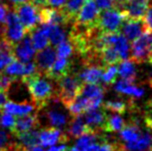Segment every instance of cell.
<instances>
[{
  "mask_svg": "<svg viewBox=\"0 0 152 151\" xmlns=\"http://www.w3.org/2000/svg\"><path fill=\"white\" fill-rule=\"evenodd\" d=\"M21 81L26 85L33 103L32 105L37 112L48 107L50 101L56 97V87L53 81L46 76L37 73L33 76L21 78Z\"/></svg>",
  "mask_w": 152,
  "mask_h": 151,
  "instance_id": "1",
  "label": "cell"
},
{
  "mask_svg": "<svg viewBox=\"0 0 152 151\" xmlns=\"http://www.w3.org/2000/svg\"><path fill=\"white\" fill-rule=\"evenodd\" d=\"M56 98L66 108L79 96L83 82L78 75L69 73L56 81Z\"/></svg>",
  "mask_w": 152,
  "mask_h": 151,
  "instance_id": "2",
  "label": "cell"
},
{
  "mask_svg": "<svg viewBox=\"0 0 152 151\" xmlns=\"http://www.w3.org/2000/svg\"><path fill=\"white\" fill-rule=\"evenodd\" d=\"M126 19V15L123 10L117 8L100 10L96 21V28L100 32L119 33L122 23Z\"/></svg>",
  "mask_w": 152,
  "mask_h": 151,
  "instance_id": "3",
  "label": "cell"
},
{
  "mask_svg": "<svg viewBox=\"0 0 152 151\" xmlns=\"http://www.w3.org/2000/svg\"><path fill=\"white\" fill-rule=\"evenodd\" d=\"M152 55V31H145L132 42L129 59L134 63H144Z\"/></svg>",
  "mask_w": 152,
  "mask_h": 151,
  "instance_id": "4",
  "label": "cell"
},
{
  "mask_svg": "<svg viewBox=\"0 0 152 151\" xmlns=\"http://www.w3.org/2000/svg\"><path fill=\"white\" fill-rule=\"evenodd\" d=\"M27 31L25 30L24 26L21 23L18 15L15 10H8L6 15L5 23H4L3 31L0 36H2L4 39H6L10 44L15 46L18 42H20Z\"/></svg>",
  "mask_w": 152,
  "mask_h": 151,
  "instance_id": "5",
  "label": "cell"
},
{
  "mask_svg": "<svg viewBox=\"0 0 152 151\" xmlns=\"http://www.w3.org/2000/svg\"><path fill=\"white\" fill-rule=\"evenodd\" d=\"M99 12L94 0H86L72 24L84 29L95 28Z\"/></svg>",
  "mask_w": 152,
  "mask_h": 151,
  "instance_id": "6",
  "label": "cell"
},
{
  "mask_svg": "<svg viewBox=\"0 0 152 151\" xmlns=\"http://www.w3.org/2000/svg\"><path fill=\"white\" fill-rule=\"evenodd\" d=\"M14 8L27 32H30L31 30L36 28L39 23L38 8H36L31 2H24L14 6Z\"/></svg>",
  "mask_w": 152,
  "mask_h": 151,
  "instance_id": "7",
  "label": "cell"
},
{
  "mask_svg": "<svg viewBox=\"0 0 152 151\" xmlns=\"http://www.w3.org/2000/svg\"><path fill=\"white\" fill-rule=\"evenodd\" d=\"M39 144L44 147H51L56 144H65L69 140L67 133H63L60 128L54 126L47 127L38 131Z\"/></svg>",
  "mask_w": 152,
  "mask_h": 151,
  "instance_id": "8",
  "label": "cell"
},
{
  "mask_svg": "<svg viewBox=\"0 0 152 151\" xmlns=\"http://www.w3.org/2000/svg\"><path fill=\"white\" fill-rule=\"evenodd\" d=\"M145 31H150L145 23L144 19H130L126 18L122 23L120 29L121 34L129 42H134Z\"/></svg>",
  "mask_w": 152,
  "mask_h": 151,
  "instance_id": "9",
  "label": "cell"
},
{
  "mask_svg": "<svg viewBox=\"0 0 152 151\" xmlns=\"http://www.w3.org/2000/svg\"><path fill=\"white\" fill-rule=\"evenodd\" d=\"M56 49L53 46H48L45 49L40 50L34 57V64H35L36 71L40 75L46 76L49 69H51L52 64L56 59Z\"/></svg>",
  "mask_w": 152,
  "mask_h": 151,
  "instance_id": "10",
  "label": "cell"
},
{
  "mask_svg": "<svg viewBox=\"0 0 152 151\" xmlns=\"http://www.w3.org/2000/svg\"><path fill=\"white\" fill-rule=\"evenodd\" d=\"M38 15H39L40 24H54L59 26H65L69 24L61 8L58 9V8L44 7L38 10Z\"/></svg>",
  "mask_w": 152,
  "mask_h": 151,
  "instance_id": "11",
  "label": "cell"
},
{
  "mask_svg": "<svg viewBox=\"0 0 152 151\" xmlns=\"http://www.w3.org/2000/svg\"><path fill=\"white\" fill-rule=\"evenodd\" d=\"M14 53L15 57L22 62H28L33 58L35 50H34L31 42L30 32H27L20 42H18L15 44Z\"/></svg>",
  "mask_w": 152,
  "mask_h": 151,
  "instance_id": "12",
  "label": "cell"
},
{
  "mask_svg": "<svg viewBox=\"0 0 152 151\" xmlns=\"http://www.w3.org/2000/svg\"><path fill=\"white\" fill-rule=\"evenodd\" d=\"M38 126H39V119L37 113L22 115L16 119L14 127L10 129V133L12 136H16L20 133L37 128Z\"/></svg>",
  "mask_w": 152,
  "mask_h": 151,
  "instance_id": "13",
  "label": "cell"
},
{
  "mask_svg": "<svg viewBox=\"0 0 152 151\" xmlns=\"http://www.w3.org/2000/svg\"><path fill=\"white\" fill-rule=\"evenodd\" d=\"M83 117H84L85 122L88 125L89 128L92 131L97 133L99 131H102V126H104V120H106L107 113L104 108L102 105L99 108L86 111Z\"/></svg>",
  "mask_w": 152,
  "mask_h": 151,
  "instance_id": "14",
  "label": "cell"
},
{
  "mask_svg": "<svg viewBox=\"0 0 152 151\" xmlns=\"http://www.w3.org/2000/svg\"><path fill=\"white\" fill-rule=\"evenodd\" d=\"M150 7V0H132L125 3L123 12L126 18L130 19H144Z\"/></svg>",
  "mask_w": 152,
  "mask_h": 151,
  "instance_id": "15",
  "label": "cell"
},
{
  "mask_svg": "<svg viewBox=\"0 0 152 151\" xmlns=\"http://www.w3.org/2000/svg\"><path fill=\"white\" fill-rule=\"evenodd\" d=\"M69 73H72V62L67 58L58 57L57 59H55L54 63L47 73L46 77L56 82Z\"/></svg>",
  "mask_w": 152,
  "mask_h": 151,
  "instance_id": "16",
  "label": "cell"
},
{
  "mask_svg": "<svg viewBox=\"0 0 152 151\" xmlns=\"http://www.w3.org/2000/svg\"><path fill=\"white\" fill-rule=\"evenodd\" d=\"M125 151H148L152 148V128L143 131L141 136L134 142L122 144Z\"/></svg>",
  "mask_w": 152,
  "mask_h": 151,
  "instance_id": "17",
  "label": "cell"
},
{
  "mask_svg": "<svg viewBox=\"0 0 152 151\" xmlns=\"http://www.w3.org/2000/svg\"><path fill=\"white\" fill-rule=\"evenodd\" d=\"M104 66L102 64H96V63H89L85 66V69L81 71L79 78L83 83H88V84H98L100 82L102 71Z\"/></svg>",
  "mask_w": 152,
  "mask_h": 151,
  "instance_id": "18",
  "label": "cell"
},
{
  "mask_svg": "<svg viewBox=\"0 0 152 151\" xmlns=\"http://www.w3.org/2000/svg\"><path fill=\"white\" fill-rule=\"evenodd\" d=\"M89 133H96L89 128L88 125L85 122L84 117L82 115H79V116L74 117V118H70L69 126H68V133H67L68 137L74 138V139H78L81 136Z\"/></svg>",
  "mask_w": 152,
  "mask_h": 151,
  "instance_id": "19",
  "label": "cell"
},
{
  "mask_svg": "<svg viewBox=\"0 0 152 151\" xmlns=\"http://www.w3.org/2000/svg\"><path fill=\"white\" fill-rule=\"evenodd\" d=\"M39 28L47 34L51 46L53 47H56L57 44H59L66 38L65 31L63 30L62 26H59V25L42 24V26Z\"/></svg>",
  "mask_w": 152,
  "mask_h": 151,
  "instance_id": "20",
  "label": "cell"
},
{
  "mask_svg": "<svg viewBox=\"0 0 152 151\" xmlns=\"http://www.w3.org/2000/svg\"><path fill=\"white\" fill-rule=\"evenodd\" d=\"M15 137L19 141V151H22V149L30 148L33 146L39 145V138H38V129L34 128L30 131L20 133L16 135Z\"/></svg>",
  "mask_w": 152,
  "mask_h": 151,
  "instance_id": "21",
  "label": "cell"
},
{
  "mask_svg": "<svg viewBox=\"0 0 152 151\" xmlns=\"http://www.w3.org/2000/svg\"><path fill=\"white\" fill-rule=\"evenodd\" d=\"M35 109L34 106L29 101H23V103H15V101H8L2 108V111L5 113L16 115V116H22L31 113Z\"/></svg>",
  "mask_w": 152,
  "mask_h": 151,
  "instance_id": "22",
  "label": "cell"
},
{
  "mask_svg": "<svg viewBox=\"0 0 152 151\" xmlns=\"http://www.w3.org/2000/svg\"><path fill=\"white\" fill-rule=\"evenodd\" d=\"M115 90L119 93L129 95L134 98H140L144 94V90L140 87L136 86L134 82H129V81L121 80L115 84Z\"/></svg>",
  "mask_w": 152,
  "mask_h": 151,
  "instance_id": "23",
  "label": "cell"
},
{
  "mask_svg": "<svg viewBox=\"0 0 152 151\" xmlns=\"http://www.w3.org/2000/svg\"><path fill=\"white\" fill-rule=\"evenodd\" d=\"M15 59L17 58L15 57L14 46L0 36V71Z\"/></svg>",
  "mask_w": 152,
  "mask_h": 151,
  "instance_id": "24",
  "label": "cell"
},
{
  "mask_svg": "<svg viewBox=\"0 0 152 151\" xmlns=\"http://www.w3.org/2000/svg\"><path fill=\"white\" fill-rule=\"evenodd\" d=\"M142 128L138 121H132L129 124H125L120 131V138L124 143L134 142L138 139L142 133Z\"/></svg>",
  "mask_w": 152,
  "mask_h": 151,
  "instance_id": "25",
  "label": "cell"
},
{
  "mask_svg": "<svg viewBox=\"0 0 152 151\" xmlns=\"http://www.w3.org/2000/svg\"><path fill=\"white\" fill-rule=\"evenodd\" d=\"M118 75L120 76L122 80L129 81V82H134L137 79V69L134 66V62L130 59H125L119 62Z\"/></svg>",
  "mask_w": 152,
  "mask_h": 151,
  "instance_id": "26",
  "label": "cell"
},
{
  "mask_svg": "<svg viewBox=\"0 0 152 151\" xmlns=\"http://www.w3.org/2000/svg\"><path fill=\"white\" fill-rule=\"evenodd\" d=\"M124 125H125V123H124L123 118L119 114H107L106 120H104V126H102V131H108V133H116V131H120L124 127Z\"/></svg>",
  "mask_w": 152,
  "mask_h": 151,
  "instance_id": "27",
  "label": "cell"
},
{
  "mask_svg": "<svg viewBox=\"0 0 152 151\" xmlns=\"http://www.w3.org/2000/svg\"><path fill=\"white\" fill-rule=\"evenodd\" d=\"M85 1L86 0H67L64 6L61 8L67 21L69 22V24H72L75 21V18L78 15V12H80L81 7L85 3Z\"/></svg>",
  "mask_w": 152,
  "mask_h": 151,
  "instance_id": "28",
  "label": "cell"
},
{
  "mask_svg": "<svg viewBox=\"0 0 152 151\" xmlns=\"http://www.w3.org/2000/svg\"><path fill=\"white\" fill-rule=\"evenodd\" d=\"M104 90L100 85L83 83L79 95L84 96L89 99H94V98H102L104 97Z\"/></svg>",
  "mask_w": 152,
  "mask_h": 151,
  "instance_id": "29",
  "label": "cell"
},
{
  "mask_svg": "<svg viewBox=\"0 0 152 151\" xmlns=\"http://www.w3.org/2000/svg\"><path fill=\"white\" fill-rule=\"evenodd\" d=\"M46 117L51 126L58 127V128L65 126L68 122V117L63 112L59 111L57 109L49 110L46 113Z\"/></svg>",
  "mask_w": 152,
  "mask_h": 151,
  "instance_id": "30",
  "label": "cell"
},
{
  "mask_svg": "<svg viewBox=\"0 0 152 151\" xmlns=\"http://www.w3.org/2000/svg\"><path fill=\"white\" fill-rule=\"evenodd\" d=\"M30 36H31V42L32 44H33V48L36 51L42 50L46 47H48L49 44H50L47 34L40 28H34L33 30H31Z\"/></svg>",
  "mask_w": 152,
  "mask_h": 151,
  "instance_id": "31",
  "label": "cell"
},
{
  "mask_svg": "<svg viewBox=\"0 0 152 151\" xmlns=\"http://www.w3.org/2000/svg\"><path fill=\"white\" fill-rule=\"evenodd\" d=\"M113 47L115 48V50L117 51L119 55V58L120 60H125V59H129L130 55V46L128 40L124 37L123 34H121V32L117 36L116 42H114Z\"/></svg>",
  "mask_w": 152,
  "mask_h": 151,
  "instance_id": "32",
  "label": "cell"
},
{
  "mask_svg": "<svg viewBox=\"0 0 152 151\" xmlns=\"http://www.w3.org/2000/svg\"><path fill=\"white\" fill-rule=\"evenodd\" d=\"M24 71H25V62L15 59L10 63H8L5 67H4V74L12 77H20L22 78L24 76ZM19 79V78H18Z\"/></svg>",
  "mask_w": 152,
  "mask_h": 151,
  "instance_id": "33",
  "label": "cell"
},
{
  "mask_svg": "<svg viewBox=\"0 0 152 151\" xmlns=\"http://www.w3.org/2000/svg\"><path fill=\"white\" fill-rule=\"evenodd\" d=\"M0 146L6 151H19V144L12 141V133L0 127Z\"/></svg>",
  "mask_w": 152,
  "mask_h": 151,
  "instance_id": "34",
  "label": "cell"
},
{
  "mask_svg": "<svg viewBox=\"0 0 152 151\" xmlns=\"http://www.w3.org/2000/svg\"><path fill=\"white\" fill-rule=\"evenodd\" d=\"M104 110L116 114H124L127 110V104L122 101H109L102 104Z\"/></svg>",
  "mask_w": 152,
  "mask_h": 151,
  "instance_id": "35",
  "label": "cell"
},
{
  "mask_svg": "<svg viewBox=\"0 0 152 151\" xmlns=\"http://www.w3.org/2000/svg\"><path fill=\"white\" fill-rule=\"evenodd\" d=\"M97 140H98L97 133H85V135L78 138V141H77V143H76V147L86 151L87 148H88L91 144L97 142Z\"/></svg>",
  "mask_w": 152,
  "mask_h": 151,
  "instance_id": "36",
  "label": "cell"
},
{
  "mask_svg": "<svg viewBox=\"0 0 152 151\" xmlns=\"http://www.w3.org/2000/svg\"><path fill=\"white\" fill-rule=\"evenodd\" d=\"M117 75H118V69H117V66L115 64L104 66L100 81L104 84H113L116 81Z\"/></svg>",
  "mask_w": 152,
  "mask_h": 151,
  "instance_id": "37",
  "label": "cell"
},
{
  "mask_svg": "<svg viewBox=\"0 0 152 151\" xmlns=\"http://www.w3.org/2000/svg\"><path fill=\"white\" fill-rule=\"evenodd\" d=\"M74 53V47L69 39H64L59 44L56 46V54L58 57H63V58H68L72 56Z\"/></svg>",
  "mask_w": 152,
  "mask_h": 151,
  "instance_id": "38",
  "label": "cell"
},
{
  "mask_svg": "<svg viewBox=\"0 0 152 151\" xmlns=\"http://www.w3.org/2000/svg\"><path fill=\"white\" fill-rule=\"evenodd\" d=\"M15 121H16V118L14 117V115L1 111V113H0V127L8 128L10 131L14 127Z\"/></svg>",
  "mask_w": 152,
  "mask_h": 151,
  "instance_id": "39",
  "label": "cell"
},
{
  "mask_svg": "<svg viewBox=\"0 0 152 151\" xmlns=\"http://www.w3.org/2000/svg\"><path fill=\"white\" fill-rule=\"evenodd\" d=\"M99 10L115 8V0H94Z\"/></svg>",
  "mask_w": 152,
  "mask_h": 151,
  "instance_id": "40",
  "label": "cell"
},
{
  "mask_svg": "<svg viewBox=\"0 0 152 151\" xmlns=\"http://www.w3.org/2000/svg\"><path fill=\"white\" fill-rule=\"evenodd\" d=\"M10 9V8L7 4L0 2V26L4 25V23H5V19H6V15H7V12Z\"/></svg>",
  "mask_w": 152,
  "mask_h": 151,
  "instance_id": "41",
  "label": "cell"
},
{
  "mask_svg": "<svg viewBox=\"0 0 152 151\" xmlns=\"http://www.w3.org/2000/svg\"><path fill=\"white\" fill-rule=\"evenodd\" d=\"M67 0H48V6H51L52 8H58L60 9L64 6Z\"/></svg>",
  "mask_w": 152,
  "mask_h": 151,
  "instance_id": "42",
  "label": "cell"
},
{
  "mask_svg": "<svg viewBox=\"0 0 152 151\" xmlns=\"http://www.w3.org/2000/svg\"><path fill=\"white\" fill-rule=\"evenodd\" d=\"M144 21H145V23H146V25H147V27H148L149 30L152 31V7L151 6L149 7L147 14L145 15Z\"/></svg>",
  "mask_w": 152,
  "mask_h": 151,
  "instance_id": "43",
  "label": "cell"
},
{
  "mask_svg": "<svg viewBox=\"0 0 152 151\" xmlns=\"http://www.w3.org/2000/svg\"><path fill=\"white\" fill-rule=\"evenodd\" d=\"M30 2L36 8H38V10L44 7H48V0H30Z\"/></svg>",
  "mask_w": 152,
  "mask_h": 151,
  "instance_id": "44",
  "label": "cell"
},
{
  "mask_svg": "<svg viewBox=\"0 0 152 151\" xmlns=\"http://www.w3.org/2000/svg\"><path fill=\"white\" fill-rule=\"evenodd\" d=\"M8 93L6 91H0V110H2L3 106L8 101Z\"/></svg>",
  "mask_w": 152,
  "mask_h": 151,
  "instance_id": "45",
  "label": "cell"
},
{
  "mask_svg": "<svg viewBox=\"0 0 152 151\" xmlns=\"http://www.w3.org/2000/svg\"><path fill=\"white\" fill-rule=\"evenodd\" d=\"M22 151H46L45 149H42V147H39L38 145L33 146V147L30 148H26V149H22Z\"/></svg>",
  "mask_w": 152,
  "mask_h": 151,
  "instance_id": "46",
  "label": "cell"
},
{
  "mask_svg": "<svg viewBox=\"0 0 152 151\" xmlns=\"http://www.w3.org/2000/svg\"><path fill=\"white\" fill-rule=\"evenodd\" d=\"M10 2L12 3V5L16 6V5H19L21 3H24V2H27L28 0H10Z\"/></svg>",
  "mask_w": 152,
  "mask_h": 151,
  "instance_id": "47",
  "label": "cell"
},
{
  "mask_svg": "<svg viewBox=\"0 0 152 151\" xmlns=\"http://www.w3.org/2000/svg\"><path fill=\"white\" fill-rule=\"evenodd\" d=\"M68 151H84V150H82V149H80V148L76 147V146H74V147L68 148Z\"/></svg>",
  "mask_w": 152,
  "mask_h": 151,
  "instance_id": "48",
  "label": "cell"
},
{
  "mask_svg": "<svg viewBox=\"0 0 152 151\" xmlns=\"http://www.w3.org/2000/svg\"><path fill=\"white\" fill-rule=\"evenodd\" d=\"M149 84L152 87V69L150 71V74H149Z\"/></svg>",
  "mask_w": 152,
  "mask_h": 151,
  "instance_id": "49",
  "label": "cell"
},
{
  "mask_svg": "<svg viewBox=\"0 0 152 151\" xmlns=\"http://www.w3.org/2000/svg\"><path fill=\"white\" fill-rule=\"evenodd\" d=\"M148 62H149V63H150V64H152V55H151V57H150V58H149Z\"/></svg>",
  "mask_w": 152,
  "mask_h": 151,
  "instance_id": "50",
  "label": "cell"
},
{
  "mask_svg": "<svg viewBox=\"0 0 152 151\" xmlns=\"http://www.w3.org/2000/svg\"><path fill=\"white\" fill-rule=\"evenodd\" d=\"M0 151H6L5 149H4V148H2L1 146H0Z\"/></svg>",
  "mask_w": 152,
  "mask_h": 151,
  "instance_id": "51",
  "label": "cell"
},
{
  "mask_svg": "<svg viewBox=\"0 0 152 151\" xmlns=\"http://www.w3.org/2000/svg\"><path fill=\"white\" fill-rule=\"evenodd\" d=\"M148 151H152V148H151V149H150V150H148Z\"/></svg>",
  "mask_w": 152,
  "mask_h": 151,
  "instance_id": "52",
  "label": "cell"
}]
</instances>
